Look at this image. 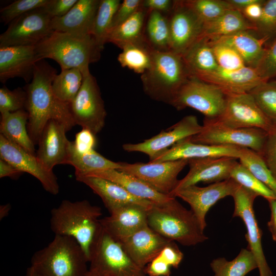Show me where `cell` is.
Here are the masks:
<instances>
[{
	"instance_id": "1",
	"label": "cell",
	"mask_w": 276,
	"mask_h": 276,
	"mask_svg": "<svg viewBox=\"0 0 276 276\" xmlns=\"http://www.w3.org/2000/svg\"><path fill=\"white\" fill-rule=\"evenodd\" d=\"M57 74L56 69L44 59L41 60L35 65L31 82L24 88L27 93L25 110L29 115L27 129L35 145L50 120L62 123L68 131L76 125L69 104L59 100L52 90V84Z\"/></svg>"
},
{
	"instance_id": "2",
	"label": "cell",
	"mask_w": 276,
	"mask_h": 276,
	"mask_svg": "<svg viewBox=\"0 0 276 276\" xmlns=\"http://www.w3.org/2000/svg\"><path fill=\"white\" fill-rule=\"evenodd\" d=\"M102 215L101 208L87 200H63L51 211L50 228L55 235L74 238L89 262L91 248L102 227Z\"/></svg>"
},
{
	"instance_id": "3",
	"label": "cell",
	"mask_w": 276,
	"mask_h": 276,
	"mask_svg": "<svg viewBox=\"0 0 276 276\" xmlns=\"http://www.w3.org/2000/svg\"><path fill=\"white\" fill-rule=\"evenodd\" d=\"M35 48L41 59H53L61 70L77 68L83 77L90 73L89 64L100 59L103 50L91 35L79 36L55 31Z\"/></svg>"
},
{
	"instance_id": "4",
	"label": "cell",
	"mask_w": 276,
	"mask_h": 276,
	"mask_svg": "<svg viewBox=\"0 0 276 276\" xmlns=\"http://www.w3.org/2000/svg\"><path fill=\"white\" fill-rule=\"evenodd\" d=\"M190 76L182 55L171 50H154L151 66L141 78L147 96L171 105Z\"/></svg>"
},
{
	"instance_id": "5",
	"label": "cell",
	"mask_w": 276,
	"mask_h": 276,
	"mask_svg": "<svg viewBox=\"0 0 276 276\" xmlns=\"http://www.w3.org/2000/svg\"><path fill=\"white\" fill-rule=\"evenodd\" d=\"M147 223L153 231L167 239L184 246H193L208 239L196 217L175 197L148 210Z\"/></svg>"
},
{
	"instance_id": "6",
	"label": "cell",
	"mask_w": 276,
	"mask_h": 276,
	"mask_svg": "<svg viewBox=\"0 0 276 276\" xmlns=\"http://www.w3.org/2000/svg\"><path fill=\"white\" fill-rule=\"evenodd\" d=\"M31 265L45 276H87L88 260L73 237L55 235L45 247L32 257Z\"/></svg>"
},
{
	"instance_id": "7",
	"label": "cell",
	"mask_w": 276,
	"mask_h": 276,
	"mask_svg": "<svg viewBox=\"0 0 276 276\" xmlns=\"http://www.w3.org/2000/svg\"><path fill=\"white\" fill-rule=\"evenodd\" d=\"M90 270L99 276H147L126 252L121 243L103 227L92 245Z\"/></svg>"
},
{
	"instance_id": "8",
	"label": "cell",
	"mask_w": 276,
	"mask_h": 276,
	"mask_svg": "<svg viewBox=\"0 0 276 276\" xmlns=\"http://www.w3.org/2000/svg\"><path fill=\"white\" fill-rule=\"evenodd\" d=\"M199 133L188 137L195 143L210 145H226L251 149L260 155L264 148L268 133L261 129L234 128L217 119L203 120Z\"/></svg>"
},
{
	"instance_id": "9",
	"label": "cell",
	"mask_w": 276,
	"mask_h": 276,
	"mask_svg": "<svg viewBox=\"0 0 276 276\" xmlns=\"http://www.w3.org/2000/svg\"><path fill=\"white\" fill-rule=\"evenodd\" d=\"M226 94L220 87L191 76L180 89L171 105L178 110L193 108L205 118L216 119L223 113Z\"/></svg>"
},
{
	"instance_id": "10",
	"label": "cell",
	"mask_w": 276,
	"mask_h": 276,
	"mask_svg": "<svg viewBox=\"0 0 276 276\" xmlns=\"http://www.w3.org/2000/svg\"><path fill=\"white\" fill-rule=\"evenodd\" d=\"M76 125L96 135L103 128L107 113L97 80L90 73L83 77L81 87L69 104Z\"/></svg>"
},
{
	"instance_id": "11",
	"label": "cell",
	"mask_w": 276,
	"mask_h": 276,
	"mask_svg": "<svg viewBox=\"0 0 276 276\" xmlns=\"http://www.w3.org/2000/svg\"><path fill=\"white\" fill-rule=\"evenodd\" d=\"M52 18L43 8L17 17L0 35V47L36 45L53 31Z\"/></svg>"
},
{
	"instance_id": "12",
	"label": "cell",
	"mask_w": 276,
	"mask_h": 276,
	"mask_svg": "<svg viewBox=\"0 0 276 276\" xmlns=\"http://www.w3.org/2000/svg\"><path fill=\"white\" fill-rule=\"evenodd\" d=\"M120 164L118 170L139 178L159 193L169 195L178 182V174L188 165V159L133 164L120 162Z\"/></svg>"
},
{
	"instance_id": "13",
	"label": "cell",
	"mask_w": 276,
	"mask_h": 276,
	"mask_svg": "<svg viewBox=\"0 0 276 276\" xmlns=\"http://www.w3.org/2000/svg\"><path fill=\"white\" fill-rule=\"evenodd\" d=\"M217 119L232 127L262 129L271 132L276 123L269 119L261 110L250 93L226 94L224 111Z\"/></svg>"
},
{
	"instance_id": "14",
	"label": "cell",
	"mask_w": 276,
	"mask_h": 276,
	"mask_svg": "<svg viewBox=\"0 0 276 276\" xmlns=\"http://www.w3.org/2000/svg\"><path fill=\"white\" fill-rule=\"evenodd\" d=\"M234 201L233 217H239L246 228L245 238L247 248L256 260L260 276H272L262 245V232L257 221L254 210V202L258 196L254 193L239 185L232 196Z\"/></svg>"
},
{
	"instance_id": "15",
	"label": "cell",
	"mask_w": 276,
	"mask_h": 276,
	"mask_svg": "<svg viewBox=\"0 0 276 276\" xmlns=\"http://www.w3.org/2000/svg\"><path fill=\"white\" fill-rule=\"evenodd\" d=\"M202 126L193 115L184 117L166 131L137 144H123V149L127 152H138L147 154L149 161L158 154L171 147L178 142L200 132Z\"/></svg>"
},
{
	"instance_id": "16",
	"label": "cell",
	"mask_w": 276,
	"mask_h": 276,
	"mask_svg": "<svg viewBox=\"0 0 276 276\" xmlns=\"http://www.w3.org/2000/svg\"><path fill=\"white\" fill-rule=\"evenodd\" d=\"M239 185L230 178L204 187L189 186L175 192L171 196L180 198L187 202L204 230L206 214L210 208L219 200L232 196Z\"/></svg>"
},
{
	"instance_id": "17",
	"label": "cell",
	"mask_w": 276,
	"mask_h": 276,
	"mask_svg": "<svg viewBox=\"0 0 276 276\" xmlns=\"http://www.w3.org/2000/svg\"><path fill=\"white\" fill-rule=\"evenodd\" d=\"M0 158L21 172L35 177L50 194L55 195L59 193V185L53 171L46 169L36 155L28 152L2 134H0Z\"/></svg>"
},
{
	"instance_id": "18",
	"label": "cell",
	"mask_w": 276,
	"mask_h": 276,
	"mask_svg": "<svg viewBox=\"0 0 276 276\" xmlns=\"http://www.w3.org/2000/svg\"><path fill=\"white\" fill-rule=\"evenodd\" d=\"M170 13V50L182 55L199 39L204 23L182 1H174Z\"/></svg>"
},
{
	"instance_id": "19",
	"label": "cell",
	"mask_w": 276,
	"mask_h": 276,
	"mask_svg": "<svg viewBox=\"0 0 276 276\" xmlns=\"http://www.w3.org/2000/svg\"><path fill=\"white\" fill-rule=\"evenodd\" d=\"M237 159L231 157H217L188 159L189 171L178 182L170 194L198 182L213 183L231 178L232 170Z\"/></svg>"
},
{
	"instance_id": "20",
	"label": "cell",
	"mask_w": 276,
	"mask_h": 276,
	"mask_svg": "<svg viewBox=\"0 0 276 276\" xmlns=\"http://www.w3.org/2000/svg\"><path fill=\"white\" fill-rule=\"evenodd\" d=\"M41 60L35 45L0 47V81L5 83L9 79L20 77L28 84L33 78L36 63Z\"/></svg>"
},
{
	"instance_id": "21",
	"label": "cell",
	"mask_w": 276,
	"mask_h": 276,
	"mask_svg": "<svg viewBox=\"0 0 276 276\" xmlns=\"http://www.w3.org/2000/svg\"><path fill=\"white\" fill-rule=\"evenodd\" d=\"M67 131L64 125L51 120L41 133L36 156L50 171L57 165L66 164L70 143L65 134Z\"/></svg>"
},
{
	"instance_id": "22",
	"label": "cell",
	"mask_w": 276,
	"mask_h": 276,
	"mask_svg": "<svg viewBox=\"0 0 276 276\" xmlns=\"http://www.w3.org/2000/svg\"><path fill=\"white\" fill-rule=\"evenodd\" d=\"M170 241L147 225L120 242L134 262L144 269Z\"/></svg>"
},
{
	"instance_id": "23",
	"label": "cell",
	"mask_w": 276,
	"mask_h": 276,
	"mask_svg": "<svg viewBox=\"0 0 276 276\" xmlns=\"http://www.w3.org/2000/svg\"><path fill=\"white\" fill-rule=\"evenodd\" d=\"M76 179L89 187L102 199L109 214L124 205L135 204L150 209L154 204L134 196L119 184L109 180L89 175H75Z\"/></svg>"
},
{
	"instance_id": "24",
	"label": "cell",
	"mask_w": 276,
	"mask_h": 276,
	"mask_svg": "<svg viewBox=\"0 0 276 276\" xmlns=\"http://www.w3.org/2000/svg\"><path fill=\"white\" fill-rule=\"evenodd\" d=\"M241 147L226 145H210L193 143L188 138L158 154L149 162H158L205 157H231L239 158Z\"/></svg>"
},
{
	"instance_id": "25",
	"label": "cell",
	"mask_w": 276,
	"mask_h": 276,
	"mask_svg": "<svg viewBox=\"0 0 276 276\" xmlns=\"http://www.w3.org/2000/svg\"><path fill=\"white\" fill-rule=\"evenodd\" d=\"M148 209L135 204L126 205L101 219L100 222L106 231L120 242L148 225Z\"/></svg>"
},
{
	"instance_id": "26",
	"label": "cell",
	"mask_w": 276,
	"mask_h": 276,
	"mask_svg": "<svg viewBox=\"0 0 276 276\" xmlns=\"http://www.w3.org/2000/svg\"><path fill=\"white\" fill-rule=\"evenodd\" d=\"M100 0H78L65 15L53 18V31L79 36L92 35V30Z\"/></svg>"
},
{
	"instance_id": "27",
	"label": "cell",
	"mask_w": 276,
	"mask_h": 276,
	"mask_svg": "<svg viewBox=\"0 0 276 276\" xmlns=\"http://www.w3.org/2000/svg\"><path fill=\"white\" fill-rule=\"evenodd\" d=\"M198 78L217 85L226 94L248 93L259 84L266 81L260 77L256 68L247 66L232 71L219 67Z\"/></svg>"
},
{
	"instance_id": "28",
	"label": "cell",
	"mask_w": 276,
	"mask_h": 276,
	"mask_svg": "<svg viewBox=\"0 0 276 276\" xmlns=\"http://www.w3.org/2000/svg\"><path fill=\"white\" fill-rule=\"evenodd\" d=\"M83 175L97 176L112 181L134 196L151 201L154 204L165 203L173 198L159 193L139 178L118 170H107Z\"/></svg>"
},
{
	"instance_id": "29",
	"label": "cell",
	"mask_w": 276,
	"mask_h": 276,
	"mask_svg": "<svg viewBox=\"0 0 276 276\" xmlns=\"http://www.w3.org/2000/svg\"><path fill=\"white\" fill-rule=\"evenodd\" d=\"M216 41L233 48L243 59L246 66L256 68L268 42L267 38H257L249 31H241L222 37Z\"/></svg>"
},
{
	"instance_id": "30",
	"label": "cell",
	"mask_w": 276,
	"mask_h": 276,
	"mask_svg": "<svg viewBox=\"0 0 276 276\" xmlns=\"http://www.w3.org/2000/svg\"><path fill=\"white\" fill-rule=\"evenodd\" d=\"M29 115L25 109L1 113L0 134L28 152L36 155L35 144L27 129Z\"/></svg>"
},
{
	"instance_id": "31",
	"label": "cell",
	"mask_w": 276,
	"mask_h": 276,
	"mask_svg": "<svg viewBox=\"0 0 276 276\" xmlns=\"http://www.w3.org/2000/svg\"><path fill=\"white\" fill-rule=\"evenodd\" d=\"M251 30H255L254 24L246 19L241 12L231 10L204 23L199 38H205L212 41L239 32Z\"/></svg>"
},
{
	"instance_id": "32",
	"label": "cell",
	"mask_w": 276,
	"mask_h": 276,
	"mask_svg": "<svg viewBox=\"0 0 276 276\" xmlns=\"http://www.w3.org/2000/svg\"><path fill=\"white\" fill-rule=\"evenodd\" d=\"M182 56L192 76L198 78L219 67L210 40L205 38L197 39Z\"/></svg>"
},
{
	"instance_id": "33",
	"label": "cell",
	"mask_w": 276,
	"mask_h": 276,
	"mask_svg": "<svg viewBox=\"0 0 276 276\" xmlns=\"http://www.w3.org/2000/svg\"><path fill=\"white\" fill-rule=\"evenodd\" d=\"M66 164L73 166L75 175H87L107 170H119L120 162H115L104 157L94 149L87 152H80L76 148L74 142L70 141Z\"/></svg>"
},
{
	"instance_id": "34",
	"label": "cell",
	"mask_w": 276,
	"mask_h": 276,
	"mask_svg": "<svg viewBox=\"0 0 276 276\" xmlns=\"http://www.w3.org/2000/svg\"><path fill=\"white\" fill-rule=\"evenodd\" d=\"M148 13L142 5L131 16L110 30L107 43H112L122 49L128 44L144 39L145 21Z\"/></svg>"
},
{
	"instance_id": "35",
	"label": "cell",
	"mask_w": 276,
	"mask_h": 276,
	"mask_svg": "<svg viewBox=\"0 0 276 276\" xmlns=\"http://www.w3.org/2000/svg\"><path fill=\"white\" fill-rule=\"evenodd\" d=\"M118 60L123 67L139 74H143L151 66L154 50L144 39L128 44L122 49Z\"/></svg>"
},
{
	"instance_id": "36",
	"label": "cell",
	"mask_w": 276,
	"mask_h": 276,
	"mask_svg": "<svg viewBox=\"0 0 276 276\" xmlns=\"http://www.w3.org/2000/svg\"><path fill=\"white\" fill-rule=\"evenodd\" d=\"M210 266L214 276H245L258 268L255 256L248 248H242L238 256L232 261L224 258L213 260Z\"/></svg>"
},
{
	"instance_id": "37",
	"label": "cell",
	"mask_w": 276,
	"mask_h": 276,
	"mask_svg": "<svg viewBox=\"0 0 276 276\" xmlns=\"http://www.w3.org/2000/svg\"><path fill=\"white\" fill-rule=\"evenodd\" d=\"M145 37L152 48L157 51H169L170 35L169 20L162 13L148 11Z\"/></svg>"
},
{
	"instance_id": "38",
	"label": "cell",
	"mask_w": 276,
	"mask_h": 276,
	"mask_svg": "<svg viewBox=\"0 0 276 276\" xmlns=\"http://www.w3.org/2000/svg\"><path fill=\"white\" fill-rule=\"evenodd\" d=\"M83 75L75 68L61 70L55 77L52 88L61 101L70 104L74 99L82 84Z\"/></svg>"
},
{
	"instance_id": "39",
	"label": "cell",
	"mask_w": 276,
	"mask_h": 276,
	"mask_svg": "<svg viewBox=\"0 0 276 276\" xmlns=\"http://www.w3.org/2000/svg\"><path fill=\"white\" fill-rule=\"evenodd\" d=\"M120 0H101L95 16L92 36L98 45L103 50L110 31L113 19L120 4Z\"/></svg>"
},
{
	"instance_id": "40",
	"label": "cell",
	"mask_w": 276,
	"mask_h": 276,
	"mask_svg": "<svg viewBox=\"0 0 276 276\" xmlns=\"http://www.w3.org/2000/svg\"><path fill=\"white\" fill-rule=\"evenodd\" d=\"M239 160L276 195V179L258 153L251 149L242 148Z\"/></svg>"
},
{
	"instance_id": "41",
	"label": "cell",
	"mask_w": 276,
	"mask_h": 276,
	"mask_svg": "<svg viewBox=\"0 0 276 276\" xmlns=\"http://www.w3.org/2000/svg\"><path fill=\"white\" fill-rule=\"evenodd\" d=\"M231 178L258 196L263 197L267 201L276 199L275 194L239 162H238L233 168Z\"/></svg>"
},
{
	"instance_id": "42",
	"label": "cell",
	"mask_w": 276,
	"mask_h": 276,
	"mask_svg": "<svg viewBox=\"0 0 276 276\" xmlns=\"http://www.w3.org/2000/svg\"><path fill=\"white\" fill-rule=\"evenodd\" d=\"M184 4L205 23L216 19L226 12L234 10L227 0H187Z\"/></svg>"
},
{
	"instance_id": "43",
	"label": "cell",
	"mask_w": 276,
	"mask_h": 276,
	"mask_svg": "<svg viewBox=\"0 0 276 276\" xmlns=\"http://www.w3.org/2000/svg\"><path fill=\"white\" fill-rule=\"evenodd\" d=\"M249 93L263 113L276 123V80L263 82Z\"/></svg>"
},
{
	"instance_id": "44",
	"label": "cell",
	"mask_w": 276,
	"mask_h": 276,
	"mask_svg": "<svg viewBox=\"0 0 276 276\" xmlns=\"http://www.w3.org/2000/svg\"><path fill=\"white\" fill-rule=\"evenodd\" d=\"M253 24L259 37L268 39L267 45L276 38V0L265 1L261 17Z\"/></svg>"
},
{
	"instance_id": "45",
	"label": "cell",
	"mask_w": 276,
	"mask_h": 276,
	"mask_svg": "<svg viewBox=\"0 0 276 276\" xmlns=\"http://www.w3.org/2000/svg\"><path fill=\"white\" fill-rule=\"evenodd\" d=\"M217 64L221 68L237 70L246 65L240 55L230 46L216 41L210 40Z\"/></svg>"
},
{
	"instance_id": "46",
	"label": "cell",
	"mask_w": 276,
	"mask_h": 276,
	"mask_svg": "<svg viewBox=\"0 0 276 276\" xmlns=\"http://www.w3.org/2000/svg\"><path fill=\"white\" fill-rule=\"evenodd\" d=\"M49 2L50 0L15 1L1 9V21L5 25L9 24L26 13L44 7Z\"/></svg>"
},
{
	"instance_id": "47",
	"label": "cell",
	"mask_w": 276,
	"mask_h": 276,
	"mask_svg": "<svg viewBox=\"0 0 276 276\" xmlns=\"http://www.w3.org/2000/svg\"><path fill=\"white\" fill-rule=\"evenodd\" d=\"M27 93L24 88L17 87L12 90L4 86L0 88V112H14L25 109Z\"/></svg>"
},
{
	"instance_id": "48",
	"label": "cell",
	"mask_w": 276,
	"mask_h": 276,
	"mask_svg": "<svg viewBox=\"0 0 276 276\" xmlns=\"http://www.w3.org/2000/svg\"><path fill=\"white\" fill-rule=\"evenodd\" d=\"M256 70L264 81L276 77V38L266 47Z\"/></svg>"
},
{
	"instance_id": "49",
	"label": "cell",
	"mask_w": 276,
	"mask_h": 276,
	"mask_svg": "<svg viewBox=\"0 0 276 276\" xmlns=\"http://www.w3.org/2000/svg\"><path fill=\"white\" fill-rule=\"evenodd\" d=\"M268 134L263 152L260 155L276 179V126Z\"/></svg>"
},
{
	"instance_id": "50",
	"label": "cell",
	"mask_w": 276,
	"mask_h": 276,
	"mask_svg": "<svg viewBox=\"0 0 276 276\" xmlns=\"http://www.w3.org/2000/svg\"><path fill=\"white\" fill-rule=\"evenodd\" d=\"M142 2L141 0L123 1L114 15L111 29L131 16L142 7Z\"/></svg>"
},
{
	"instance_id": "51",
	"label": "cell",
	"mask_w": 276,
	"mask_h": 276,
	"mask_svg": "<svg viewBox=\"0 0 276 276\" xmlns=\"http://www.w3.org/2000/svg\"><path fill=\"white\" fill-rule=\"evenodd\" d=\"M78 0H50L43 9L53 18L60 17L72 9Z\"/></svg>"
},
{
	"instance_id": "52",
	"label": "cell",
	"mask_w": 276,
	"mask_h": 276,
	"mask_svg": "<svg viewBox=\"0 0 276 276\" xmlns=\"http://www.w3.org/2000/svg\"><path fill=\"white\" fill-rule=\"evenodd\" d=\"M158 256L170 267L177 268L183 258V254L174 241H170Z\"/></svg>"
},
{
	"instance_id": "53",
	"label": "cell",
	"mask_w": 276,
	"mask_h": 276,
	"mask_svg": "<svg viewBox=\"0 0 276 276\" xmlns=\"http://www.w3.org/2000/svg\"><path fill=\"white\" fill-rule=\"evenodd\" d=\"M74 143L78 151L87 152L94 149L96 145V135L90 131L82 128L76 134Z\"/></svg>"
},
{
	"instance_id": "54",
	"label": "cell",
	"mask_w": 276,
	"mask_h": 276,
	"mask_svg": "<svg viewBox=\"0 0 276 276\" xmlns=\"http://www.w3.org/2000/svg\"><path fill=\"white\" fill-rule=\"evenodd\" d=\"M170 266L158 255L144 268L149 276H170Z\"/></svg>"
},
{
	"instance_id": "55",
	"label": "cell",
	"mask_w": 276,
	"mask_h": 276,
	"mask_svg": "<svg viewBox=\"0 0 276 276\" xmlns=\"http://www.w3.org/2000/svg\"><path fill=\"white\" fill-rule=\"evenodd\" d=\"M265 1L257 0L256 2L246 7L241 12L246 19L253 24L261 17Z\"/></svg>"
},
{
	"instance_id": "56",
	"label": "cell",
	"mask_w": 276,
	"mask_h": 276,
	"mask_svg": "<svg viewBox=\"0 0 276 276\" xmlns=\"http://www.w3.org/2000/svg\"><path fill=\"white\" fill-rule=\"evenodd\" d=\"M174 1L170 0H145L143 1V7L148 11H157L161 13L170 12Z\"/></svg>"
},
{
	"instance_id": "57",
	"label": "cell",
	"mask_w": 276,
	"mask_h": 276,
	"mask_svg": "<svg viewBox=\"0 0 276 276\" xmlns=\"http://www.w3.org/2000/svg\"><path fill=\"white\" fill-rule=\"evenodd\" d=\"M23 173L10 164L0 158V178L9 177L12 179H18Z\"/></svg>"
},
{
	"instance_id": "58",
	"label": "cell",
	"mask_w": 276,
	"mask_h": 276,
	"mask_svg": "<svg viewBox=\"0 0 276 276\" xmlns=\"http://www.w3.org/2000/svg\"><path fill=\"white\" fill-rule=\"evenodd\" d=\"M271 211V216L267 225L273 240L276 242V199L268 201Z\"/></svg>"
},
{
	"instance_id": "59",
	"label": "cell",
	"mask_w": 276,
	"mask_h": 276,
	"mask_svg": "<svg viewBox=\"0 0 276 276\" xmlns=\"http://www.w3.org/2000/svg\"><path fill=\"white\" fill-rule=\"evenodd\" d=\"M257 0H227L232 7L241 12L246 7L256 2Z\"/></svg>"
},
{
	"instance_id": "60",
	"label": "cell",
	"mask_w": 276,
	"mask_h": 276,
	"mask_svg": "<svg viewBox=\"0 0 276 276\" xmlns=\"http://www.w3.org/2000/svg\"><path fill=\"white\" fill-rule=\"evenodd\" d=\"M11 209V204L9 203L3 204L0 206V219L7 217Z\"/></svg>"
},
{
	"instance_id": "61",
	"label": "cell",
	"mask_w": 276,
	"mask_h": 276,
	"mask_svg": "<svg viewBox=\"0 0 276 276\" xmlns=\"http://www.w3.org/2000/svg\"><path fill=\"white\" fill-rule=\"evenodd\" d=\"M25 276H45L34 266L31 265L27 271Z\"/></svg>"
},
{
	"instance_id": "62",
	"label": "cell",
	"mask_w": 276,
	"mask_h": 276,
	"mask_svg": "<svg viewBox=\"0 0 276 276\" xmlns=\"http://www.w3.org/2000/svg\"><path fill=\"white\" fill-rule=\"evenodd\" d=\"M87 276H99L94 271L90 270Z\"/></svg>"
}]
</instances>
